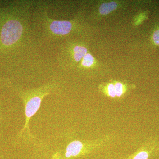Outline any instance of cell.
<instances>
[{"label": "cell", "instance_id": "6da1fadb", "mask_svg": "<svg viewBox=\"0 0 159 159\" xmlns=\"http://www.w3.org/2000/svg\"><path fill=\"white\" fill-rule=\"evenodd\" d=\"M36 2L20 1L0 7V54L17 48L29 30V9Z\"/></svg>", "mask_w": 159, "mask_h": 159}, {"label": "cell", "instance_id": "7a4b0ae2", "mask_svg": "<svg viewBox=\"0 0 159 159\" xmlns=\"http://www.w3.org/2000/svg\"><path fill=\"white\" fill-rule=\"evenodd\" d=\"M57 85L56 83L52 82L33 89L19 91V94L25 104L26 116L25 124L20 133V136L25 132L31 136L29 128L30 119L39 109L43 99L51 94Z\"/></svg>", "mask_w": 159, "mask_h": 159}, {"label": "cell", "instance_id": "3957f363", "mask_svg": "<svg viewBox=\"0 0 159 159\" xmlns=\"http://www.w3.org/2000/svg\"><path fill=\"white\" fill-rule=\"evenodd\" d=\"M159 151V141L156 139H148L127 159H148Z\"/></svg>", "mask_w": 159, "mask_h": 159}, {"label": "cell", "instance_id": "277c9868", "mask_svg": "<svg viewBox=\"0 0 159 159\" xmlns=\"http://www.w3.org/2000/svg\"><path fill=\"white\" fill-rule=\"evenodd\" d=\"M69 56L70 60H72L74 63H80V67L81 62L84 57L88 53V50L85 46L82 45H75L70 48L69 50Z\"/></svg>", "mask_w": 159, "mask_h": 159}, {"label": "cell", "instance_id": "5b68a950", "mask_svg": "<svg viewBox=\"0 0 159 159\" xmlns=\"http://www.w3.org/2000/svg\"><path fill=\"white\" fill-rule=\"evenodd\" d=\"M114 83L116 97L119 99L124 98V96L129 90V89L133 88L134 87H135V86H132L131 85L120 81H115Z\"/></svg>", "mask_w": 159, "mask_h": 159}, {"label": "cell", "instance_id": "8992f818", "mask_svg": "<svg viewBox=\"0 0 159 159\" xmlns=\"http://www.w3.org/2000/svg\"><path fill=\"white\" fill-rule=\"evenodd\" d=\"M99 89L100 92L106 96L111 98H116L113 82L102 84L99 85Z\"/></svg>", "mask_w": 159, "mask_h": 159}, {"label": "cell", "instance_id": "52a82bcc", "mask_svg": "<svg viewBox=\"0 0 159 159\" xmlns=\"http://www.w3.org/2000/svg\"><path fill=\"white\" fill-rule=\"evenodd\" d=\"M118 5L116 2L103 3L99 8V12L102 15H107L117 9Z\"/></svg>", "mask_w": 159, "mask_h": 159}, {"label": "cell", "instance_id": "ba28073f", "mask_svg": "<svg viewBox=\"0 0 159 159\" xmlns=\"http://www.w3.org/2000/svg\"><path fill=\"white\" fill-rule=\"evenodd\" d=\"M94 61L95 60L93 55L88 53L83 58L80 67H91L94 64Z\"/></svg>", "mask_w": 159, "mask_h": 159}, {"label": "cell", "instance_id": "9c48e42d", "mask_svg": "<svg viewBox=\"0 0 159 159\" xmlns=\"http://www.w3.org/2000/svg\"><path fill=\"white\" fill-rule=\"evenodd\" d=\"M152 41L155 45L159 46V28L154 31L152 35Z\"/></svg>", "mask_w": 159, "mask_h": 159}]
</instances>
